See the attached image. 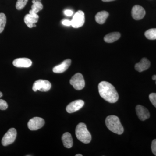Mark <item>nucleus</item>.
Wrapping results in <instances>:
<instances>
[{"instance_id":"473e14b6","label":"nucleus","mask_w":156,"mask_h":156,"mask_svg":"<svg viewBox=\"0 0 156 156\" xmlns=\"http://www.w3.org/2000/svg\"><path fill=\"white\" fill-rule=\"evenodd\" d=\"M155 81H156V82H155V83H156V79L155 80Z\"/></svg>"},{"instance_id":"4be33fe9","label":"nucleus","mask_w":156,"mask_h":156,"mask_svg":"<svg viewBox=\"0 0 156 156\" xmlns=\"http://www.w3.org/2000/svg\"><path fill=\"white\" fill-rule=\"evenodd\" d=\"M28 0H17L16 4V8L17 10H20L24 8Z\"/></svg>"},{"instance_id":"bb28decb","label":"nucleus","mask_w":156,"mask_h":156,"mask_svg":"<svg viewBox=\"0 0 156 156\" xmlns=\"http://www.w3.org/2000/svg\"><path fill=\"white\" fill-rule=\"evenodd\" d=\"M64 14L66 16H71L73 14V12L71 10H66L64 11Z\"/></svg>"},{"instance_id":"7c9ffc66","label":"nucleus","mask_w":156,"mask_h":156,"mask_svg":"<svg viewBox=\"0 0 156 156\" xmlns=\"http://www.w3.org/2000/svg\"><path fill=\"white\" fill-rule=\"evenodd\" d=\"M41 0H35V2H41Z\"/></svg>"},{"instance_id":"a878e982","label":"nucleus","mask_w":156,"mask_h":156,"mask_svg":"<svg viewBox=\"0 0 156 156\" xmlns=\"http://www.w3.org/2000/svg\"><path fill=\"white\" fill-rule=\"evenodd\" d=\"M62 24L63 25L67 26H69L71 25V21L68 20H64L62 21Z\"/></svg>"},{"instance_id":"b1692460","label":"nucleus","mask_w":156,"mask_h":156,"mask_svg":"<svg viewBox=\"0 0 156 156\" xmlns=\"http://www.w3.org/2000/svg\"><path fill=\"white\" fill-rule=\"evenodd\" d=\"M8 107V105L5 101L3 99H0V110H5Z\"/></svg>"},{"instance_id":"f03ea898","label":"nucleus","mask_w":156,"mask_h":156,"mask_svg":"<svg viewBox=\"0 0 156 156\" xmlns=\"http://www.w3.org/2000/svg\"><path fill=\"white\" fill-rule=\"evenodd\" d=\"M105 124L110 131L115 134H122L124 129L119 117L115 115H109L106 118Z\"/></svg>"},{"instance_id":"0eeeda50","label":"nucleus","mask_w":156,"mask_h":156,"mask_svg":"<svg viewBox=\"0 0 156 156\" xmlns=\"http://www.w3.org/2000/svg\"><path fill=\"white\" fill-rule=\"evenodd\" d=\"M85 14L82 11H78L73 17L71 21V26L75 28L80 27L84 25L85 23Z\"/></svg>"},{"instance_id":"9b49d317","label":"nucleus","mask_w":156,"mask_h":156,"mask_svg":"<svg viewBox=\"0 0 156 156\" xmlns=\"http://www.w3.org/2000/svg\"><path fill=\"white\" fill-rule=\"evenodd\" d=\"M136 112L137 116L141 121H145L150 117L149 112L147 109L142 105H136Z\"/></svg>"},{"instance_id":"393cba45","label":"nucleus","mask_w":156,"mask_h":156,"mask_svg":"<svg viewBox=\"0 0 156 156\" xmlns=\"http://www.w3.org/2000/svg\"><path fill=\"white\" fill-rule=\"evenodd\" d=\"M151 150L154 154L156 156V139L154 140L152 142Z\"/></svg>"},{"instance_id":"f257e3e1","label":"nucleus","mask_w":156,"mask_h":156,"mask_svg":"<svg viewBox=\"0 0 156 156\" xmlns=\"http://www.w3.org/2000/svg\"><path fill=\"white\" fill-rule=\"evenodd\" d=\"M98 92L101 97L109 103L117 102L119 94L114 87L106 81H102L98 86Z\"/></svg>"},{"instance_id":"1a4fd4ad","label":"nucleus","mask_w":156,"mask_h":156,"mask_svg":"<svg viewBox=\"0 0 156 156\" xmlns=\"http://www.w3.org/2000/svg\"><path fill=\"white\" fill-rule=\"evenodd\" d=\"M145 14L144 9L138 5L134 6L131 10L132 17L135 20H138L142 19L145 16Z\"/></svg>"},{"instance_id":"9d476101","label":"nucleus","mask_w":156,"mask_h":156,"mask_svg":"<svg viewBox=\"0 0 156 156\" xmlns=\"http://www.w3.org/2000/svg\"><path fill=\"white\" fill-rule=\"evenodd\" d=\"M84 105L83 101L77 100L69 103L66 108V110L68 113H72L80 109Z\"/></svg>"},{"instance_id":"39448f33","label":"nucleus","mask_w":156,"mask_h":156,"mask_svg":"<svg viewBox=\"0 0 156 156\" xmlns=\"http://www.w3.org/2000/svg\"><path fill=\"white\" fill-rule=\"evenodd\" d=\"M17 134V131L15 128H10L2 139V145L4 146H7L14 143L16 139Z\"/></svg>"},{"instance_id":"6e6552de","label":"nucleus","mask_w":156,"mask_h":156,"mask_svg":"<svg viewBox=\"0 0 156 156\" xmlns=\"http://www.w3.org/2000/svg\"><path fill=\"white\" fill-rule=\"evenodd\" d=\"M45 124L44 119L40 117H34L29 120L27 126L31 131H36L42 128Z\"/></svg>"},{"instance_id":"c756f323","label":"nucleus","mask_w":156,"mask_h":156,"mask_svg":"<svg viewBox=\"0 0 156 156\" xmlns=\"http://www.w3.org/2000/svg\"><path fill=\"white\" fill-rule=\"evenodd\" d=\"M3 94L2 92H0V98L2 97V96Z\"/></svg>"},{"instance_id":"aec40b11","label":"nucleus","mask_w":156,"mask_h":156,"mask_svg":"<svg viewBox=\"0 0 156 156\" xmlns=\"http://www.w3.org/2000/svg\"><path fill=\"white\" fill-rule=\"evenodd\" d=\"M145 36L149 40H154L156 39V28H152L145 32Z\"/></svg>"},{"instance_id":"6ab92c4d","label":"nucleus","mask_w":156,"mask_h":156,"mask_svg":"<svg viewBox=\"0 0 156 156\" xmlns=\"http://www.w3.org/2000/svg\"><path fill=\"white\" fill-rule=\"evenodd\" d=\"M43 9V6L41 2H36L33 4L31 10L29 11V14H37Z\"/></svg>"},{"instance_id":"423d86ee","label":"nucleus","mask_w":156,"mask_h":156,"mask_svg":"<svg viewBox=\"0 0 156 156\" xmlns=\"http://www.w3.org/2000/svg\"><path fill=\"white\" fill-rule=\"evenodd\" d=\"M51 88V84L47 80H39L34 82L33 86L34 92L37 90L41 92H48Z\"/></svg>"},{"instance_id":"20e7f679","label":"nucleus","mask_w":156,"mask_h":156,"mask_svg":"<svg viewBox=\"0 0 156 156\" xmlns=\"http://www.w3.org/2000/svg\"><path fill=\"white\" fill-rule=\"evenodd\" d=\"M70 84L76 90L83 89L85 86L83 76L80 73H76L70 80Z\"/></svg>"},{"instance_id":"a211bd4d","label":"nucleus","mask_w":156,"mask_h":156,"mask_svg":"<svg viewBox=\"0 0 156 156\" xmlns=\"http://www.w3.org/2000/svg\"><path fill=\"white\" fill-rule=\"evenodd\" d=\"M108 12L106 11H101L98 12L95 15V19L96 22L100 24L104 23L107 18L108 17Z\"/></svg>"},{"instance_id":"f3484780","label":"nucleus","mask_w":156,"mask_h":156,"mask_svg":"<svg viewBox=\"0 0 156 156\" xmlns=\"http://www.w3.org/2000/svg\"><path fill=\"white\" fill-rule=\"evenodd\" d=\"M121 37V34L119 32L111 33L107 34L104 38L105 41L106 43H112L119 40Z\"/></svg>"},{"instance_id":"dca6fc26","label":"nucleus","mask_w":156,"mask_h":156,"mask_svg":"<svg viewBox=\"0 0 156 156\" xmlns=\"http://www.w3.org/2000/svg\"><path fill=\"white\" fill-rule=\"evenodd\" d=\"M62 140L65 147L70 148L73 146V140L71 134L69 132L65 133L62 136Z\"/></svg>"},{"instance_id":"c85d7f7f","label":"nucleus","mask_w":156,"mask_h":156,"mask_svg":"<svg viewBox=\"0 0 156 156\" xmlns=\"http://www.w3.org/2000/svg\"><path fill=\"white\" fill-rule=\"evenodd\" d=\"M76 156H83V155L81 154H76Z\"/></svg>"},{"instance_id":"412c9836","label":"nucleus","mask_w":156,"mask_h":156,"mask_svg":"<svg viewBox=\"0 0 156 156\" xmlns=\"http://www.w3.org/2000/svg\"><path fill=\"white\" fill-rule=\"evenodd\" d=\"M6 17L4 13H0V33L2 32L5 26Z\"/></svg>"},{"instance_id":"ddd939ff","label":"nucleus","mask_w":156,"mask_h":156,"mask_svg":"<svg viewBox=\"0 0 156 156\" xmlns=\"http://www.w3.org/2000/svg\"><path fill=\"white\" fill-rule=\"evenodd\" d=\"M71 63L70 59H67L62 62L61 64L58 65L53 68V72L56 73H61L64 72L68 69Z\"/></svg>"},{"instance_id":"f8f14e48","label":"nucleus","mask_w":156,"mask_h":156,"mask_svg":"<svg viewBox=\"0 0 156 156\" xmlns=\"http://www.w3.org/2000/svg\"><path fill=\"white\" fill-rule=\"evenodd\" d=\"M32 64L31 60L27 58H20L15 59L13 62V64L15 67L28 68Z\"/></svg>"},{"instance_id":"4468645a","label":"nucleus","mask_w":156,"mask_h":156,"mask_svg":"<svg viewBox=\"0 0 156 156\" xmlns=\"http://www.w3.org/2000/svg\"><path fill=\"white\" fill-rule=\"evenodd\" d=\"M39 16L37 14H26L24 18V22L29 28L33 27L34 24L38 22Z\"/></svg>"},{"instance_id":"2eb2a0df","label":"nucleus","mask_w":156,"mask_h":156,"mask_svg":"<svg viewBox=\"0 0 156 156\" xmlns=\"http://www.w3.org/2000/svg\"><path fill=\"white\" fill-rule=\"evenodd\" d=\"M151 62L147 58H143L138 63H136L135 65V69L139 72L146 70L150 67Z\"/></svg>"},{"instance_id":"cd10ccee","label":"nucleus","mask_w":156,"mask_h":156,"mask_svg":"<svg viewBox=\"0 0 156 156\" xmlns=\"http://www.w3.org/2000/svg\"><path fill=\"white\" fill-rule=\"evenodd\" d=\"M104 2H110L112 1H115V0H102Z\"/></svg>"},{"instance_id":"7ed1b4c3","label":"nucleus","mask_w":156,"mask_h":156,"mask_svg":"<svg viewBox=\"0 0 156 156\" xmlns=\"http://www.w3.org/2000/svg\"><path fill=\"white\" fill-rule=\"evenodd\" d=\"M76 135L79 140L84 144L91 142L92 136L87 129V126L83 123H80L76 128Z\"/></svg>"},{"instance_id":"5701e85b","label":"nucleus","mask_w":156,"mask_h":156,"mask_svg":"<svg viewBox=\"0 0 156 156\" xmlns=\"http://www.w3.org/2000/svg\"><path fill=\"white\" fill-rule=\"evenodd\" d=\"M149 98L151 102L156 108V93H151L150 94Z\"/></svg>"},{"instance_id":"2f4dec72","label":"nucleus","mask_w":156,"mask_h":156,"mask_svg":"<svg viewBox=\"0 0 156 156\" xmlns=\"http://www.w3.org/2000/svg\"><path fill=\"white\" fill-rule=\"evenodd\" d=\"M33 27H36V25L35 24H34L33 25Z\"/></svg>"}]
</instances>
